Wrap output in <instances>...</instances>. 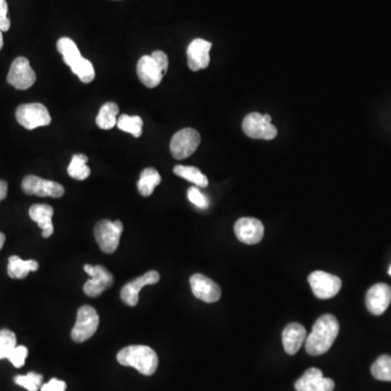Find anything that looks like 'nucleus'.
Returning <instances> with one entry per match:
<instances>
[{
	"label": "nucleus",
	"instance_id": "obj_32",
	"mask_svg": "<svg viewBox=\"0 0 391 391\" xmlns=\"http://www.w3.org/2000/svg\"><path fill=\"white\" fill-rule=\"evenodd\" d=\"M27 355H29V350L24 346H17L15 349L11 352L8 360L13 363V367H22L24 365L25 360H27Z\"/></svg>",
	"mask_w": 391,
	"mask_h": 391
},
{
	"label": "nucleus",
	"instance_id": "obj_28",
	"mask_svg": "<svg viewBox=\"0 0 391 391\" xmlns=\"http://www.w3.org/2000/svg\"><path fill=\"white\" fill-rule=\"evenodd\" d=\"M371 375L381 381H391V357L381 355L371 365Z\"/></svg>",
	"mask_w": 391,
	"mask_h": 391
},
{
	"label": "nucleus",
	"instance_id": "obj_6",
	"mask_svg": "<svg viewBox=\"0 0 391 391\" xmlns=\"http://www.w3.org/2000/svg\"><path fill=\"white\" fill-rule=\"evenodd\" d=\"M17 122L27 130L32 131L37 127L47 126L52 123L48 109L42 103H24L15 111Z\"/></svg>",
	"mask_w": 391,
	"mask_h": 391
},
{
	"label": "nucleus",
	"instance_id": "obj_11",
	"mask_svg": "<svg viewBox=\"0 0 391 391\" xmlns=\"http://www.w3.org/2000/svg\"><path fill=\"white\" fill-rule=\"evenodd\" d=\"M84 271L91 276L84 285V293L89 297L101 296L103 291L110 288L113 283V275L103 265H85Z\"/></svg>",
	"mask_w": 391,
	"mask_h": 391
},
{
	"label": "nucleus",
	"instance_id": "obj_27",
	"mask_svg": "<svg viewBox=\"0 0 391 391\" xmlns=\"http://www.w3.org/2000/svg\"><path fill=\"white\" fill-rule=\"evenodd\" d=\"M117 127L123 132L130 133L135 138L142 136L144 122L138 115H122L117 122Z\"/></svg>",
	"mask_w": 391,
	"mask_h": 391
},
{
	"label": "nucleus",
	"instance_id": "obj_14",
	"mask_svg": "<svg viewBox=\"0 0 391 391\" xmlns=\"http://www.w3.org/2000/svg\"><path fill=\"white\" fill-rule=\"evenodd\" d=\"M189 281H191V291L196 298L208 303L220 300L222 291L218 283H214L212 279L205 276L202 274H193Z\"/></svg>",
	"mask_w": 391,
	"mask_h": 391
},
{
	"label": "nucleus",
	"instance_id": "obj_18",
	"mask_svg": "<svg viewBox=\"0 0 391 391\" xmlns=\"http://www.w3.org/2000/svg\"><path fill=\"white\" fill-rule=\"evenodd\" d=\"M212 44L202 38H197L187 48V62L191 71L208 68L210 64V50Z\"/></svg>",
	"mask_w": 391,
	"mask_h": 391
},
{
	"label": "nucleus",
	"instance_id": "obj_17",
	"mask_svg": "<svg viewBox=\"0 0 391 391\" xmlns=\"http://www.w3.org/2000/svg\"><path fill=\"white\" fill-rule=\"evenodd\" d=\"M234 230L238 240L244 244H256L263 238L264 226L258 219H239L235 223Z\"/></svg>",
	"mask_w": 391,
	"mask_h": 391
},
{
	"label": "nucleus",
	"instance_id": "obj_37",
	"mask_svg": "<svg viewBox=\"0 0 391 391\" xmlns=\"http://www.w3.org/2000/svg\"><path fill=\"white\" fill-rule=\"evenodd\" d=\"M5 242H6L5 234H3V233H0V250H1V248L3 247V244H5Z\"/></svg>",
	"mask_w": 391,
	"mask_h": 391
},
{
	"label": "nucleus",
	"instance_id": "obj_22",
	"mask_svg": "<svg viewBox=\"0 0 391 391\" xmlns=\"http://www.w3.org/2000/svg\"><path fill=\"white\" fill-rule=\"evenodd\" d=\"M57 48H58V52L64 57V61L66 62V66L71 68L81 61V59L83 58L75 43L68 37H62V38L59 39L58 43H57Z\"/></svg>",
	"mask_w": 391,
	"mask_h": 391
},
{
	"label": "nucleus",
	"instance_id": "obj_16",
	"mask_svg": "<svg viewBox=\"0 0 391 391\" xmlns=\"http://www.w3.org/2000/svg\"><path fill=\"white\" fill-rule=\"evenodd\" d=\"M390 302L391 287L387 283H376L367 291L365 303L367 310L374 316H381L385 313Z\"/></svg>",
	"mask_w": 391,
	"mask_h": 391
},
{
	"label": "nucleus",
	"instance_id": "obj_24",
	"mask_svg": "<svg viewBox=\"0 0 391 391\" xmlns=\"http://www.w3.org/2000/svg\"><path fill=\"white\" fill-rule=\"evenodd\" d=\"M119 112H120V109L117 103H105L96 117V124L101 130H111L117 125V117Z\"/></svg>",
	"mask_w": 391,
	"mask_h": 391
},
{
	"label": "nucleus",
	"instance_id": "obj_34",
	"mask_svg": "<svg viewBox=\"0 0 391 391\" xmlns=\"http://www.w3.org/2000/svg\"><path fill=\"white\" fill-rule=\"evenodd\" d=\"M10 19L8 17V3L6 0H0V29L8 32L10 29Z\"/></svg>",
	"mask_w": 391,
	"mask_h": 391
},
{
	"label": "nucleus",
	"instance_id": "obj_1",
	"mask_svg": "<svg viewBox=\"0 0 391 391\" xmlns=\"http://www.w3.org/2000/svg\"><path fill=\"white\" fill-rule=\"evenodd\" d=\"M339 334V323L332 314H324L313 325L306 339V350L313 357L324 355L332 347Z\"/></svg>",
	"mask_w": 391,
	"mask_h": 391
},
{
	"label": "nucleus",
	"instance_id": "obj_9",
	"mask_svg": "<svg viewBox=\"0 0 391 391\" xmlns=\"http://www.w3.org/2000/svg\"><path fill=\"white\" fill-rule=\"evenodd\" d=\"M313 293L318 299L334 298L341 289V279L324 271H316L308 277Z\"/></svg>",
	"mask_w": 391,
	"mask_h": 391
},
{
	"label": "nucleus",
	"instance_id": "obj_26",
	"mask_svg": "<svg viewBox=\"0 0 391 391\" xmlns=\"http://www.w3.org/2000/svg\"><path fill=\"white\" fill-rule=\"evenodd\" d=\"M88 158L85 154H74L71 163L68 164V173L72 179L84 181L91 175V169L88 168Z\"/></svg>",
	"mask_w": 391,
	"mask_h": 391
},
{
	"label": "nucleus",
	"instance_id": "obj_5",
	"mask_svg": "<svg viewBox=\"0 0 391 391\" xmlns=\"http://www.w3.org/2000/svg\"><path fill=\"white\" fill-rule=\"evenodd\" d=\"M122 232L123 224L121 221L112 222V221L103 220L97 223L94 230L99 248L105 253H113L117 251Z\"/></svg>",
	"mask_w": 391,
	"mask_h": 391
},
{
	"label": "nucleus",
	"instance_id": "obj_33",
	"mask_svg": "<svg viewBox=\"0 0 391 391\" xmlns=\"http://www.w3.org/2000/svg\"><path fill=\"white\" fill-rule=\"evenodd\" d=\"M187 196H189V201L196 207L201 209L208 208V199L197 187H191L187 191Z\"/></svg>",
	"mask_w": 391,
	"mask_h": 391
},
{
	"label": "nucleus",
	"instance_id": "obj_19",
	"mask_svg": "<svg viewBox=\"0 0 391 391\" xmlns=\"http://www.w3.org/2000/svg\"><path fill=\"white\" fill-rule=\"evenodd\" d=\"M283 349L288 355H296L297 352L302 347L306 342L307 330L299 323H291L286 327L283 328Z\"/></svg>",
	"mask_w": 391,
	"mask_h": 391
},
{
	"label": "nucleus",
	"instance_id": "obj_35",
	"mask_svg": "<svg viewBox=\"0 0 391 391\" xmlns=\"http://www.w3.org/2000/svg\"><path fill=\"white\" fill-rule=\"evenodd\" d=\"M66 383L57 378H52L47 384L43 385L40 387V391H66Z\"/></svg>",
	"mask_w": 391,
	"mask_h": 391
},
{
	"label": "nucleus",
	"instance_id": "obj_21",
	"mask_svg": "<svg viewBox=\"0 0 391 391\" xmlns=\"http://www.w3.org/2000/svg\"><path fill=\"white\" fill-rule=\"evenodd\" d=\"M38 267V263L35 260H22L17 256H13L9 258L8 275L11 279H25L29 272H36Z\"/></svg>",
	"mask_w": 391,
	"mask_h": 391
},
{
	"label": "nucleus",
	"instance_id": "obj_7",
	"mask_svg": "<svg viewBox=\"0 0 391 391\" xmlns=\"http://www.w3.org/2000/svg\"><path fill=\"white\" fill-rule=\"evenodd\" d=\"M99 326V316L91 306H83L78 309L75 325L71 332L73 341L84 342L95 335Z\"/></svg>",
	"mask_w": 391,
	"mask_h": 391
},
{
	"label": "nucleus",
	"instance_id": "obj_30",
	"mask_svg": "<svg viewBox=\"0 0 391 391\" xmlns=\"http://www.w3.org/2000/svg\"><path fill=\"white\" fill-rule=\"evenodd\" d=\"M71 70L83 83H91L96 76L93 64L89 60H87V59L84 58V57L81 59V61L78 62Z\"/></svg>",
	"mask_w": 391,
	"mask_h": 391
},
{
	"label": "nucleus",
	"instance_id": "obj_25",
	"mask_svg": "<svg viewBox=\"0 0 391 391\" xmlns=\"http://www.w3.org/2000/svg\"><path fill=\"white\" fill-rule=\"evenodd\" d=\"M174 173L182 179L199 186L201 189H205L209 185L207 176L203 175L200 170L197 169L195 166L176 165L174 168Z\"/></svg>",
	"mask_w": 391,
	"mask_h": 391
},
{
	"label": "nucleus",
	"instance_id": "obj_23",
	"mask_svg": "<svg viewBox=\"0 0 391 391\" xmlns=\"http://www.w3.org/2000/svg\"><path fill=\"white\" fill-rule=\"evenodd\" d=\"M161 183L159 172L154 168H147L140 173V181L137 183V189L140 195L149 197L154 193L156 186Z\"/></svg>",
	"mask_w": 391,
	"mask_h": 391
},
{
	"label": "nucleus",
	"instance_id": "obj_39",
	"mask_svg": "<svg viewBox=\"0 0 391 391\" xmlns=\"http://www.w3.org/2000/svg\"><path fill=\"white\" fill-rule=\"evenodd\" d=\"M388 273H389V275H390V276H391V267H390V269H389Z\"/></svg>",
	"mask_w": 391,
	"mask_h": 391
},
{
	"label": "nucleus",
	"instance_id": "obj_8",
	"mask_svg": "<svg viewBox=\"0 0 391 391\" xmlns=\"http://www.w3.org/2000/svg\"><path fill=\"white\" fill-rule=\"evenodd\" d=\"M201 137L195 128H183L172 137L170 150L174 159L183 160L189 158L200 145Z\"/></svg>",
	"mask_w": 391,
	"mask_h": 391
},
{
	"label": "nucleus",
	"instance_id": "obj_29",
	"mask_svg": "<svg viewBox=\"0 0 391 391\" xmlns=\"http://www.w3.org/2000/svg\"><path fill=\"white\" fill-rule=\"evenodd\" d=\"M17 347V336L9 330H0V360L8 359Z\"/></svg>",
	"mask_w": 391,
	"mask_h": 391
},
{
	"label": "nucleus",
	"instance_id": "obj_12",
	"mask_svg": "<svg viewBox=\"0 0 391 391\" xmlns=\"http://www.w3.org/2000/svg\"><path fill=\"white\" fill-rule=\"evenodd\" d=\"M22 191L27 195H35L38 197L60 198L64 195V186L35 175L25 176L22 181Z\"/></svg>",
	"mask_w": 391,
	"mask_h": 391
},
{
	"label": "nucleus",
	"instance_id": "obj_36",
	"mask_svg": "<svg viewBox=\"0 0 391 391\" xmlns=\"http://www.w3.org/2000/svg\"><path fill=\"white\" fill-rule=\"evenodd\" d=\"M8 184L6 181H0V202L7 197Z\"/></svg>",
	"mask_w": 391,
	"mask_h": 391
},
{
	"label": "nucleus",
	"instance_id": "obj_31",
	"mask_svg": "<svg viewBox=\"0 0 391 391\" xmlns=\"http://www.w3.org/2000/svg\"><path fill=\"white\" fill-rule=\"evenodd\" d=\"M15 383L27 391H37L43 386V376L35 371H29V374L15 376Z\"/></svg>",
	"mask_w": 391,
	"mask_h": 391
},
{
	"label": "nucleus",
	"instance_id": "obj_3",
	"mask_svg": "<svg viewBox=\"0 0 391 391\" xmlns=\"http://www.w3.org/2000/svg\"><path fill=\"white\" fill-rule=\"evenodd\" d=\"M169 68V58L161 50L142 56L137 64V75L146 87L154 88L161 83Z\"/></svg>",
	"mask_w": 391,
	"mask_h": 391
},
{
	"label": "nucleus",
	"instance_id": "obj_13",
	"mask_svg": "<svg viewBox=\"0 0 391 391\" xmlns=\"http://www.w3.org/2000/svg\"><path fill=\"white\" fill-rule=\"evenodd\" d=\"M160 279V275L158 272L149 271L145 273L142 276L137 277L134 281L127 283L122 290H121L120 296L123 302L126 306L135 307L138 301H140V293L144 287L148 285H154L158 283Z\"/></svg>",
	"mask_w": 391,
	"mask_h": 391
},
{
	"label": "nucleus",
	"instance_id": "obj_38",
	"mask_svg": "<svg viewBox=\"0 0 391 391\" xmlns=\"http://www.w3.org/2000/svg\"><path fill=\"white\" fill-rule=\"evenodd\" d=\"M3 31L0 29V50L3 49Z\"/></svg>",
	"mask_w": 391,
	"mask_h": 391
},
{
	"label": "nucleus",
	"instance_id": "obj_4",
	"mask_svg": "<svg viewBox=\"0 0 391 391\" xmlns=\"http://www.w3.org/2000/svg\"><path fill=\"white\" fill-rule=\"evenodd\" d=\"M242 131L253 140H272L276 137V127L272 124V117L251 112L242 121Z\"/></svg>",
	"mask_w": 391,
	"mask_h": 391
},
{
	"label": "nucleus",
	"instance_id": "obj_10",
	"mask_svg": "<svg viewBox=\"0 0 391 391\" xmlns=\"http://www.w3.org/2000/svg\"><path fill=\"white\" fill-rule=\"evenodd\" d=\"M7 81L10 85L19 91H25L34 85L36 82V74L27 58L19 57L13 60V64L10 66Z\"/></svg>",
	"mask_w": 391,
	"mask_h": 391
},
{
	"label": "nucleus",
	"instance_id": "obj_2",
	"mask_svg": "<svg viewBox=\"0 0 391 391\" xmlns=\"http://www.w3.org/2000/svg\"><path fill=\"white\" fill-rule=\"evenodd\" d=\"M117 362L123 367H134L140 374L150 376L158 369L159 360L156 351L148 346H128L117 355Z\"/></svg>",
	"mask_w": 391,
	"mask_h": 391
},
{
	"label": "nucleus",
	"instance_id": "obj_20",
	"mask_svg": "<svg viewBox=\"0 0 391 391\" xmlns=\"http://www.w3.org/2000/svg\"><path fill=\"white\" fill-rule=\"evenodd\" d=\"M29 218L38 224L42 228L43 237L48 238L54 234V224H52V215L54 208L48 205H33L29 208Z\"/></svg>",
	"mask_w": 391,
	"mask_h": 391
},
{
	"label": "nucleus",
	"instance_id": "obj_15",
	"mask_svg": "<svg viewBox=\"0 0 391 391\" xmlns=\"http://www.w3.org/2000/svg\"><path fill=\"white\" fill-rule=\"evenodd\" d=\"M297 391H334L335 383L323 376L320 369L312 367L295 383Z\"/></svg>",
	"mask_w": 391,
	"mask_h": 391
}]
</instances>
